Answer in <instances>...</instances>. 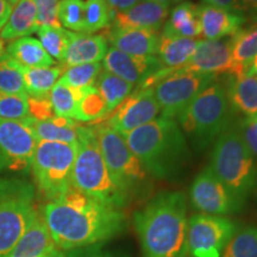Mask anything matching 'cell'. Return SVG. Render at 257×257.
I'll use <instances>...</instances> for the list:
<instances>
[{
  "label": "cell",
  "instance_id": "obj_1",
  "mask_svg": "<svg viewBox=\"0 0 257 257\" xmlns=\"http://www.w3.org/2000/svg\"><path fill=\"white\" fill-rule=\"evenodd\" d=\"M56 248L64 251L87 248L112 238L125 227V214L72 187L42 211Z\"/></svg>",
  "mask_w": 257,
  "mask_h": 257
},
{
  "label": "cell",
  "instance_id": "obj_2",
  "mask_svg": "<svg viewBox=\"0 0 257 257\" xmlns=\"http://www.w3.org/2000/svg\"><path fill=\"white\" fill-rule=\"evenodd\" d=\"M143 257H188L187 198L163 192L135 213Z\"/></svg>",
  "mask_w": 257,
  "mask_h": 257
},
{
  "label": "cell",
  "instance_id": "obj_3",
  "mask_svg": "<svg viewBox=\"0 0 257 257\" xmlns=\"http://www.w3.org/2000/svg\"><path fill=\"white\" fill-rule=\"evenodd\" d=\"M123 136L154 178L167 179L175 175L188 157L185 134L174 118L161 115Z\"/></svg>",
  "mask_w": 257,
  "mask_h": 257
},
{
  "label": "cell",
  "instance_id": "obj_4",
  "mask_svg": "<svg viewBox=\"0 0 257 257\" xmlns=\"http://www.w3.org/2000/svg\"><path fill=\"white\" fill-rule=\"evenodd\" d=\"M72 185L96 200L121 208L128 199L114 184L101 155L94 126H79Z\"/></svg>",
  "mask_w": 257,
  "mask_h": 257
},
{
  "label": "cell",
  "instance_id": "obj_5",
  "mask_svg": "<svg viewBox=\"0 0 257 257\" xmlns=\"http://www.w3.org/2000/svg\"><path fill=\"white\" fill-rule=\"evenodd\" d=\"M208 169L223 182L240 206L257 193L255 156L236 128H227L214 142Z\"/></svg>",
  "mask_w": 257,
  "mask_h": 257
},
{
  "label": "cell",
  "instance_id": "obj_6",
  "mask_svg": "<svg viewBox=\"0 0 257 257\" xmlns=\"http://www.w3.org/2000/svg\"><path fill=\"white\" fill-rule=\"evenodd\" d=\"M231 110L225 85L212 82L178 115V123L195 147L205 149L229 128Z\"/></svg>",
  "mask_w": 257,
  "mask_h": 257
},
{
  "label": "cell",
  "instance_id": "obj_7",
  "mask_svg": "<svg viewBox=\"0 0 257 257\" xmlns=\"http://www.w3.org/2000/svg\"><path fill=\"white\" fill-rule=\"evenodd\" d=\"M38 213L27 181L0 178V257H9Z\"/></svg>",
  "mask_w": 257,
  "mask_h": 257
},
{
  "label": "cell",
  "instance_id": "obj_8",
  "mask_svg": "<svg viewBox=\"0 0 257 257\" xmlns=\"http://www.w3.org/2000/svg\"><path fill=\"white\" fill-rule=\"evenodd\" d=\"M101 155L114 184L127 199L146 192L150 174L127 146L124 136L105 123L94 126Z\"/></svg>",
  "mask_w": 257,
  "mask_h": 257
},
{
  "label": "cell",
  "instance_id": "obj_9",
  "mask_svg": "<svg viewBox=\"0 0 257 257\" xmlns=\"http://www.w3.org/2000/svg\"><path fill=\"white\" fill-rule=\"evenodd\" d=\"M76 143L38 141L31 169L38 191L48 201L56 200L73 187Z\"/></svg>",
  "mask_w": 257,
  "mask_h": 257
},
{
  "label": "cell",
  "instance_id": "obj_10",
  "mask_svg": "<svg viewBox=\"0 0 257 257\" xmlns=\"http://www.w3.org/2000/svg\"><path fill=\"white\" fill-rule=\"evenodd\" d=\"M214 80L216 75L211 74L169 72V69L163 68L142 83L141 88L152 87L163 117L175 118Z\"/></svg>",
  "mask_w": 257,
  "mask_h": 257
},
{
  "label": "cell",
  "instance_id": "obj_11",
  "mask_svg": "<svg viewBox=\"0 0 257 257\" xmlns=\"http://www.w3.org/2000/svg\"><path fill=\"white\" fill-rule=\"evenodd\" d=\"M237 231L227 217L197 213L188 219V253L192 257H220L227 242Z\"/></svg>",
  "mask_w": 257,
  "mask_h": 257
},
{
  "label": "cell",
  "instance_id": "obj_12",
  "mask_svg": "<svg viewBox=\"0 0 257 257\" xmlns=\"http://www.w3.org/2000/svg\"><path fill=\"white\" fill-rule=\"evenodd\" d=\"M37 143L27 124L0 118V172L30 169Z\"/></svg>",
  "mask_w": 257,
  "mask_h": 257
},
{
  "label": "cell",
  "instance_id": "obj_13",
  "mask_svg": "<svg viewBox=\"0 0 257 257\" xmlns=\"http://www.w3.org/2000/svg\"><path fill=\"white\" fill-rule=\"evenodd\" d=\"M189 200L199 213L226 216L240 210V205L210 169H205L194 179L189 189Z\"/></svg>",
  "mask_w": 257,
  "mask_h": 257
},
{
  "label": "cell",
  "instance_id": "obj_14",
  "mask_svg": "<svg viewBox=\"0 0 257 257\" xmlns=\"http://www.w3.org/2000/svg\"><path fill=\"white\" fill-rule=\"evenodd\" d=\"M161 113L152 87L138 89L125 99L107 118L105 124L121 135L143 126Z\"/></svg>",
  "mask_w": 257,
  "mask_h": 257
},
{
  "label": "cell",
  "instance_id": "obj_15",
  "mask_svg": "<svg viewBox=\"0 0 257 257\" xmlns=\"http://www.w3.org/2000/svg\"><path fill=\"white\" fill-rule=\"evenodd\" d=\"M232 40L233 36L220 40H200L197 49L181 72L201 74H218L232 72Z\"/></svg>",
  "mask_w": 257,
  "mask_h": 257
},
{
  "label": "cell",
  "instance_id": "obj_16",
  "mask_svg": "<svg viewBox=\"0 0 257 257\" xmlns=\"http://www.w3.org/2000/svg\"><path fill=\"white\" fill-rule=\"evenodd\" d=\"M102 68L131 85L141 86L162 70L163 66L157 56L128 55L111 47L102 60Z\"/></svg>",
  "mask_w": 257,
  "mask_h": 257
},
{
  "label": "cell",
  "instance_id": "obj_17",
  "mask_svg": "<svg viewBox=\"0 0 257 257\" xmlns=\"http://www.w3.org/2000/svg\"><path fill=\"white\" fill-rule=\"evenodd\" d=\"M169 12V6L152 0H142L125 11L115 12L111 28L160 31L168 19Z\"/></svg>",
  "mask_w": 257,
  "mask_h": 257
},
{
  "label": "cell",
  "instance_id": "obj_18",
  "mask_svg": "<svg viewBox=\"0 0 257 257\" xmlns=\"http://www.w3.org/2000/svg\"><path fill=\"white\" fill-rule=\"evenodd\" d=\"M105 37L112 48L128 55L155 56L159 50V31L111 28Z\"/></svg>",
  "mask_w": 257,
  "mask_h": 257
},
{
  "label": "cell",
  "instance_id": "obj_19",
  "mask_svg": "<svg viewBox=\"0 0 257 257\" xmlns=\"http://www.w3.org/2000/svg\"><path fill=\"white\" fill-rule=\"evenodd\" d=\"M107 50V40L102 35L72 32L68 50L61 64L67 69L80 64L100 62Z\"/></svg>",
  "mask_w": 257,
  "mask_h": 257
},
{
  "label": "cell",
  "instance_id": "obj_20",
  "mask_svg": "<svg viewBox=\"0 0 257 257\" xmlns=\"http://www.w3.org/2000/svg\"><path fill=\"white\" fill-rule=\"evenodd\" d=\"M201 36L204 40H220L234 36L242 30L246 18L226 10L204 5L199 9Z\"/></svg>",
  "mask_w": 257,
  "mask_h": 257
},
{
  "label": "cell",
  "instance_id": "obj_21",
  "mask_svg": "<svg viewBox=\"0 0 257 257\" xmlns=\"http://www.w3.org/2000/svg\"><path fill=\"white\" fill-rule=\"evenodd\" d=\"M57 250L41 213H37L9 257H46Z\"/></svg>",
  "mask_w": 257,
  "mask_h": 257
},
{
  "label": "cell",
  "instance_id": "obj_22",
  "mask_svg": "<svg viewBox=\"0 0 257 257\" xmlns=\"http://www.w3.org/2000/svg\"><path fill=\"white\" fill-rule=\"evenodd\" d=\"M225 89L233 111L239 112L245 118L257 117V76L255 74H231Z\"/></svg>",
  "mask_w": 257,
  "mask_h": 257
},
{
  "label": "cell",
  "instance_id": "obj_23",
  "mask_svg": "<svg viewBox=\"0 0 257 257\" xmlns=\"http://www.w3.org/2000/svg\"><path fill=\"white\" fill-rule=\"evenodd\" d=\"M37 8L35 0H18L12 9L8 23L0 31V41L12 42L29 37L38 30Z\"/></svg>",
  "mask_w": 257,
  "mask_h": 257
},
{
  "label": "cell",
  "instance_id": "obj_24",
  "mask_svg": "<svg viewBox=\"0 0 257 257\" xmlns=\"http://www.w3.org/2000/svg\"><path fill=\"white\" fill-rule=\"evenodd\" d=\"M199 9L200 6L191 2H181L176 4L169 12L168 19L163 25L162 34L198 40V37L201 36Z\"/></svg>",
  "mask_w": 257,
  "mask_h": 257
},
{
  "label": "cell",
  "instance_id": "obj_25",
  "mask_svg": "<svg viewBox=\"0 0 257 257\" xmlns=\"http://www.w3.org/2000/svg\"><path fill=\"white\" fill-rule=\"evenodd\" d=\"M200 40L161 34L157 59L169 72L181 69L188 62Z\"/></svg>",
  "mask_w": 257,
  "mask_h": 257
},
{
  "label": "cell",
  "instance_id": "obj_26",
  "mask_svg": "<svg viewBox=\"0 0 257 257\" xmlns=\"http://www.w3.org/2000/svg\"><path fill=\"white\" fill-rule=\"evenodd\" d=\"M34 133L37 141H47V142L61 143H76L78 141V125L76 120L70 118H63L54 115L48 120H37L31 115L25 121Z\"/></svg>",
  "mask_w": 257,
  "mask_h": 257
},
{
  "label": "cell",
  "instance_id": "obj_27",
  "mask_svg": "<svg viewBox=\"0 0 257 257\" xmlns=\"http://www.w3.org/2000/svg\"><path fill=\"white\" fill-rule=\"evenodd\" d=\"M4 53L23 67L47 68L55 66V60L47 53L41 42L30 36L10 42Z\"/></svg>",
  "mask_w": 257,
  "mask_h": 257
},
{
  "label": "cell",
  "instance_id": "obj_28",
  "mask_svg": "<svg viewBox=\"0 0 257 257\" xmlns=\"http://www.w3.org/2000/svg\"><path fill=\"white\" fill-rule=\"evenodd\" d=\"M257 57V25L240 30L232 40V72L233 75L250 73ZM230 74V75H231Z\"/></svg>",
  "mask_w": 257,
  "mask_h": 257
},
{
  "label": "cell",
  "instance_id": "obj_29",
  "mask_svg": "<svg viewBox=\"0 0 257 257\" xmlns=\"http://www.w3.org/2000/svg\"><path fill=\"white\" fill-rule=\"evenodd\" d=\"M64 70L66 69L62 64L47 68H30L22 66L28 95L30 98H48Z\"/></svg>",
  "mask_w": 257,
  "mask_h": 257
},
{
  "label": "cell",
  "instance_id": "obj_30",
  "mask_svg": "<svg viewBox=\"0 0 257 257\" xmlns=\"http://www.w3.org/2000/svg\"><path fill=\"white\" fill-rule=\"evenodd\" d=\"M94 87L104 98L108 113H112L118 106L123 104L134 91V85L105 69H102L96 78Z\"/></svg>",
  "mask_w": 257,
  "mask_h": 257
},
{
  "label": "cell",
  "instance_id": "obj_31",
  "mask_svg": "<svg viewBox=\"0 0 257 257\" xmlns=\"http://www.w3.org/2000/svg\"><path fill=\"white\" fill-rule=\"evenodd\" d=\"M107 114V106L98 89L94 86L82 88L81 95L76 104L74 120L94 121Z\"/></svg>",
  "mask_w": 257,
  "mask_h": 257
},
{
  "label": "cell",
  "instance_id": "obj_32",
  "mask_svg": "<svg viewBox=\"0 0 257 257\" xmlns=\"http://www.w3.org/2000/svg\"><path fill=\"white\" fill-rule=\"evenodd\" d=\"M37 34L47 53L54 60L62 63L68 50L72 31L62 27H40Z\"/></svg>",
  "mask_w": 257,
  "mask_h": 257
},
{
  "label": "cell",
  "instance_id": "obj_33",
  "mask_svg": "<svg viewBox=\"0 0 257 257\" xmlns=\"http://www.w3.org/2000/svg\"><path fill=\"white\" fill-rule=\"evenodd\" d=\"M220 257H257V226L237 230L225 245Z\"/></svg>",
  "mask_w": 257,
  "mask_h": 257
},
{
  "label": "cell",
  "instance_id": "obj_34",
  "mask_svg": "<svg viewBox=\"0 0 257 257\" xmlns=\"http://www.w3.org/2000/svg\"><path fill=\"white\" fill-rule=\"evenodd\" d=\"M0 92L28 94L22 66L3 53L0 55Z\"/></svg>",
  "mask_w": 257,
  "mask_h": 257
},
{
  "label": "cell",
  "instance_id": "obj_35",
  "mask_svg": "<svg viewBox=\"0 0 257 257\" xmlns=\"http://www.w3.org/2000/svg\"><path fill=\"white\" fill-rule=\"evenodd\" d=\"M81 91L82 88H73L57 81L49 94V100L53 106L54 114L57 117L74 119L76 104L81 95Z\"/></svg>",
  "mask_w": 257,
  "mask_h": 257
},
{
  "label": "cell",
  "instance_id": "obj_36",
  "mask_svg": "<svg viewBox=\"0 0 257 257\" xmlns=\"http://www.w3.org/2000/svg\"><path fill=\"white\" fill-rule=\"evenodd\" d=\"M114 12L106 0H86L85 2V27L83 32L95 34L110 27Z\"/></svg>",
  "mask_w": 257,
  "mask_h": 257
},
{
  "label": "cell",
  "instance_id": "obj_37",
  "mask_svg": "<svg viewBox=\"0 0 257 257\" xmlns=\"http://www.w3.org/2000/svg\"><path fill=\"white\" fill-rule=\"evenodd\" d=\"M101 70L102 64L100 62L69 67L64 70L59 81L73 88H86L94 86L95 80Z\"/></svg>",
  "mask_w": 257,
  "mask_h": 257
},
{
  "label": "cell",
  "instance_id": "obj_38",
  "mask_svg": "<svg viewBox=\"0 0 257 257\" xmlns=\"http://www.w3.org/2000/svg\"><path fill=\"white\" fill-rule=\"evenodd\" d=\"M57 18L61 27L72 32H83L85 27V2L61 0L57 8Z\"/></svg>",
  "mask_w": 257,
  "mask_h": 257
},
{
  "label": "cell",
  "instance_id": "obj_39",
  "mask_svg": "<svg viewBox=\"0 0 257 257\" xmlns=\"http://www.w3.org/2000/svg\"><path fill=\"white\" fill-rule=\"evenodd\" d=\"M28 94H8L0 92V118L25 121L30 117Z\"/></svg>",
  "mask_w": 257,
  "mask_h": 257
},
{
  "label": "cell",
  "instance_id": "obj_40",
  "mask_svg": "<svg viewBox=\"0 0 257 257\" xmlns=\"http://www.w3.org/2000/svg\"><path fill=\"white\" fill-rule=\"evenodd\" d=\"M61 0H35L37 8L38 27H61L57 8Z\"/></svg>",
  "mask_w": 257,
  "mask_h": 257
},
{
  "label": "cell",
  "instance_id": "obj_41",
  "mask_svg": "<svg viewBox=\"0 0 257 257\" xmlns=\"http://www.w3.org/2000/svg\"><path fill=\"white\" fill-rule=\"evenodd\" d=\"M28 104L30 115L35 119L48 120L55 115L53 111V106H51V102L49 100V96L48 98H30L29 96Z\"/></svg>",
  "mask_w": 257,
  "mask_h": 257
},
{
  "label": "cell",
  "instance_id": "obj_42",
  "mask_svg": "<svg viewBox=\"0 0 257 257\" xmlns=\"http://www.w3.org/2000/svg\"><path fill=\"white\" fill-rule=\"evenodd\" d=\"M238 133L252 155L257 157V117L245 118L240 124Z\"/></svg>",
  "mask_w": 257,
  "mask_h": 257
},
{
  "label": "cell",
  "instance_id": "obj_43",
  "mask_svg": "<svg viewBox=\"0 0 257 257\" xmlns=\"http://www.w3.org/2000/svg\"><path fill=\"white\" fill-rule=\"evenodd\" d=\"M201 2H204L205 5L226 10L232 14L242 16V17L246 18V16H248L242 0H201Z\"/></svg>",
  "mask_w": 257,
  "mask_h": 257
},
{
  "label": "cell",
  "instance_id": "obj_44",
  "mask_svg": "<svg viewBox=\"0 0 257 257\" xmlns=\"http://www.w3.org/2000/svg\"><path fill=\"white\" fill-rule=\"evenodd\" d=\"M66 256V255H64ZM66 257H112L107 253L102 252L100 249L94 248V246H87V248L72 250V251H67Z\"/></svg>",
  "mask_w": 257,
  "mask_h": 257
},
{
  "label": "cell",
  "instance_id": "obj_45",
  "mask_svg": "<svg viewBox=\"0 0 257 257\" xmlns=\"http://www.w3.org/2000/svg\"><path fill=\"white\" fill-rule=\"evenodd\" d=\"M107 4L110 5L112 11L114 12H121L125 10L133 8L134 5H136L137 3L142 2V0H106Z\"/></svg>",
  "mask_w": 257,
  "mask_h": 257
},
{
  "label": "cell",
  "instance_id": "obj_46",
  "mask_svg": "<svg viewBox=\"0 0 257 257\" xmlns=\"http://www.w3.org/2000/svg\"><path fill=\"white\" fill-rule=\"evenodd\" d=\"M12 9H14V6L10 4L8 0H0V31L5 27V24L8 23Z\"/></svg>",
  "mask_w": 257,
  "mask_h": 257
},
{
  "label": "cell",
  "instance_id": "obj_47",
  "mask_svg": "<svg viewBox=\"0 0 257 257\" xmlns=\"http://www.w3.org/2000/svg\"><path fill=\"white\" fill-rule=\"evenodd\" d=\"M246 14L257 21V0H242Z\"/></svg>",
  "mask_w": 257,
  "mask_h": 257
},
{
  "label": "cell",
  "instance_id": "obj_48",
  "mask_svg": "<svg viewBox=\"0 0 257 257\" xmlns=\"http://www.w3.org/2000/svg\"><path fill=\"white\" fill-rule=\"evenodd\" d=\"M152 2H155V3H159V4H162V5H167V6H172V5H176L179 4V3L184 2V0H152Z\"/></svg>",
  "mask_w": 257,
  "mask_h": 257
},
{
  "label": "cell",
  "instance_id": "obj_49",
  "mask_svg": "<svg viewBox=\"0 0 257 257\" xmlns=\"http://www.w3.org/2000/svg\"><path fill=\"white\" fill-rule=\"evenodd\" d=\"M250 73H253V74H255V75L257 76V57H256L255 62H253V64H252L251 70H250Z\"/></svg>",
  "mask_w": 257,
  "mask_h": 257
},
{
  "label": "cell",
  "instance_id": "obj_50",
  "mask_svg": "<svg viewBox=\"0 0 257 257\" xmlns=\"http://www.w3.org/2000/svg\"><path fill=\"white\" fill-rule=\"evenodd\" d=\"M54 257H66V256H64V253H63V252H61L60 250L57 249L56 251H55V253H54Z\"/></svg>",
  "mask_w": 257,
  "mask_h": 257
},
{
  "label": "cell",
  "instance_id": "obj_51",
  "mask_svg": "<svg viewBox=\"0 0 257 257\" xmlns=\"http://www.w3.org/2000/svg\"><path fill=\"white\" fill-rule=\"evenodd\" d=\"M8 2H10V4H11L12 6H15L18 3V0H8Z\"/></svg>",
  "mask_w": 257,
  "mask_h": 257
},
{
  "label": "cell",
  "instance_id": "obj_52",
  "mask_svg": "<svg viewBox=\"0 0 257 257\" xmlns=\"http://www.w3.org/2000/svg\"><path fill=\"white\" fill-rule=\"evenodd\" d=\"M2 44H3V42L0 41V55H2L3 53H4V51H3V48H2Z\"/></svg>",
  "mask_w": 257,
  "mask_h": 257
},
{
  "label": "cell",
  "instance_id": "obj_53",
  "mask_svg": "<svg viewBox=\"0 0 257 257\" xmlns=\"http://www.w3.org/2000/svg\"><path fill=\"white\" fill-rule=\"evenodd\" d=\"M56 251V250H55ZM55 251H54L53 253H50V255H48V256H46V257H54V253H55Z\"/></svg>",
  "mask_w": 257,
  "mask_h": 257
}]
</instances>
